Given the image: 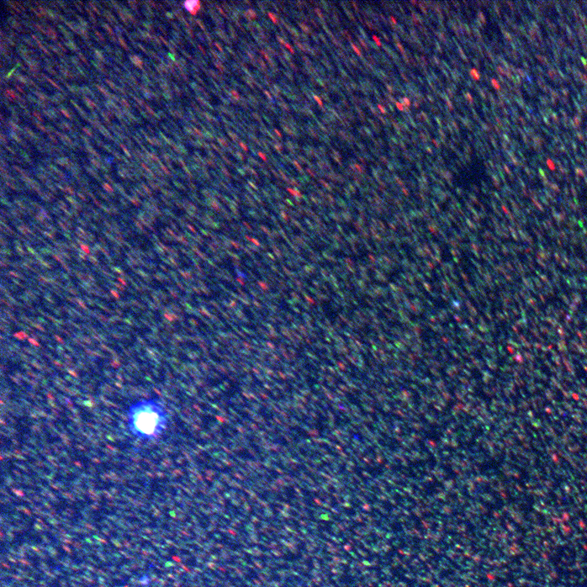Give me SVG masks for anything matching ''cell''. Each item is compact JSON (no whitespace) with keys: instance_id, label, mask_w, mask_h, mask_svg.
Here are the masks:
<instances>
[{"instance_id":"cell-1","label":"cell","mask_w":587,"mask_h":587,"mask_svg":"<svg viewBox=\"0 0 587 587\" xmlns=\"http://www.w3.org/2000/svg\"><path fill=\"white\" fill-rule=\"evenodd\" d=\"M126 421L132 436L143 441H152L166 430L168 415L160 401L143 399L130 405Z\"/></svg>"},{"instance_id":"cell-2","label":"cell","mask_w":587,"mask_h":587,"mask_svg":"<svg viewBox=\"0 0 587 587\" xmlns=\"http://www.w3.org/2000/svg\"><path fill=\"white\" fill-rule=\"evenodd\" d=\"M184 5L185 8L193 15L197 14L201 8V2L198 0H189V1H185Z\"/></svg>"},{"instance_id":"cell-3","label":"cell","mask_w":587,"mask_h":587,"mask_svg":"<svg viewBox=\"0 0 587 587\" xmlns=\"http://www.w3.org/2000/svg\"><path fill=\"white\" fill-rule=\"evenodd\" d=\"M268 17H269V18H271L272 19V20H273V22L274 23H278V20H278V18H276V16H275V15L273 16V15L272 14V13H268Z\"/></svg>"},{"instance_id":"cell-4","label":"cell","mask_w":587,"mask_h":587,"mask_svg":"<svg viewBox=\"0 0 587 587\" xmlns=\"http://www.w3.org/2000/svg\"><path fill=\"white\" fill-rule=\"evenodd\" d=\"M285 47H287V49H288L290 52H292V54H294V49H292V47H290V45L289 44H285Z\"/></svg>"},{"instance_id":"cell-5","label":"cell","mask_w":587,"mask_h":587,"mask_svg":"<svg viewBox=\"0 0 587 587\" xmlns=\"http://www.w3.org/2000/svg\"><path fill=\"white\" fill-rule=\"evenodd\" d=\"M314 98H315V100H317V102H319V105H321V107H322V102H321V99H319V97H314Z\"/></svg>"},{"instance_id":"cell-6","label":"cell","mask_w":587,"mask_h":587,"mask_svg":"<svg viewBox=\"0 0 587 587\" xmlns=\"http://www.w3.org/2000/svg\"><path fill=\"white\" fill-rule=\"evenodd\" d=\"M259 155H260L262 158H263L264 160H266V158L264 157V155H263L262 153H259Z\"/></svg>"}]
</instances>
